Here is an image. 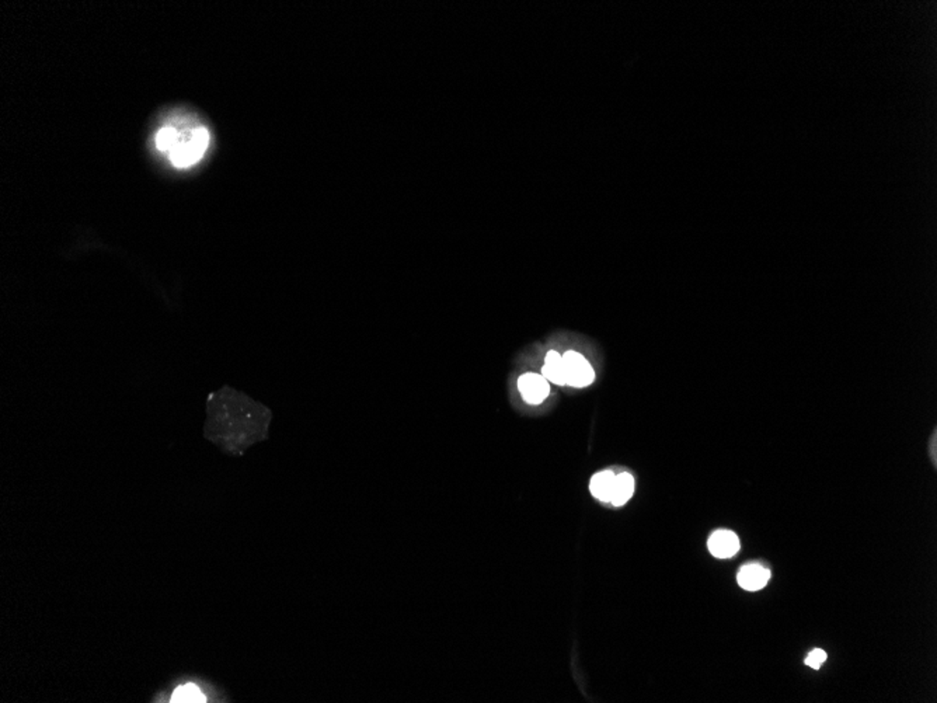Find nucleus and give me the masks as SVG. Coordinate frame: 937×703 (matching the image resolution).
Instances as JSON below:
<instances>
[{
    "mask_svg": "<svg viewBox=\"0 0 937 703\" xmlns=\"http://www.w3.org/2000/svg\"><path fill=\"white\" fill-rule=\"evenodd\" d=\"M635 492V479L630 474H620L616 475L614 479V489H613V496L610 503L616 507H620L623 504H626L630 497L633 496Z\"/></svg>",
    "mask_w": 937,
    "mask_h": 703,
    "instance_id": "nucleus-8",
    "label": "nucleus"
},
{
    "mask_svg": "<svg viewBox=\"0 0 937 703\" xmlns=\"http://www.w3.org/2000/svg\"><path fill=\"white\" fill-rule=\"evenodd\" d=\"M930 444H931V458H933V462L936 463V434H933V438H931Z\"/></svg>",
    "mask_w": 937,
    "mask_h": 703,
    "instance_id": "nucleus-12",
    "label": "nucleus"
},
{
    "mask_svg": "<svg viewBox=\"0 0 937 703\" xmlns=\"http://www.w3.org/2000/svg\"><path fill=\"white\" fill-rule=\"evenodd\" d=\"M179 136L180 135L174 127H165L156 135V146L162 152H170L177 143Z\"/></svg>",
    "mask_w": 937,
    "mask_h": 703,
    "instance_id": "nucleus-10",
    "label": "nucleus"
},
{
    "mask_svg": "<svg viewBox=\"0 0 937 703\" xmlns=\"http://www.w3.org/2000/svg\"><path fill=\"white\" fill-rule=\"evenodd\" d=\"M563 358L566 385L573 387H585L591 385L595 379V372L591 364L576 351H567Z\"/></svg>",
    "mask_w": 937,
    "mask_h": 703,
    "instance_id": "nucleus-2",
    "label": "nucleus"
},
{
    "mask_svg": "<svg viewBox=\"0 0 937 703\" xmlns=\"http://www.w3.org/2000/svg\"><path fill=\"white\" fill-rule=\"evenodd\" d=\"M518 389L523 401L529 405H540L551 394L549 380L543 375L525 373L518 379Z\"/></svg>",
    "mask_w": 937,
    "mask_h": 703,
    "instance_id": "nucleus-3",
    "label": "nucleus"
},
{
    "mask_svg": "<svg viewBox=\"0 0 937 703\" xmlns=\"http://www.w3.org/2000/svg\"><path fill=\"white\" fill-rule=\"evenodd\" d=\"M770 579V572L756 563L745 565L737 574V581L747 591L762 590Z\"/></svg>",
    "mask_w": 937,
    "mask_h": 703,
    "instance_id": "nucleus-5",
    "label": "nucleus"
},
{
    "mask_svg": "<svg viewBox=\"0 0 937 703\" xmlns=\"http://www.w3.org/2000/svg\"><path fill=\"white\" fill-rule=\"evenodd\" d=\"M170 702H206V696L194 684H186L177 688Z\"/></svg>",
    "mask_w": 937,
    "mask_h": 703,
    "instance_id": "nucleus-9",
    "label": "nucleus"
},
{
    "mask_svg": "<svg viewBox=\"0 0 937 703\" xmlns=\"http://www.w3.org/2000/svg\"><path fill=\"white\" fill-rule=\"evenodd\" d=\"M541 375L549 382H553V383L562 385V386L566 385L563 358L557 351H549L548 355H546L544 366L541 369Z\"/></svg>",
    "mask_w": 937,
    "mask_h": 703,
    "instance_id": "nucleus-7",
    "label": "nucleus"
},
{
    "mask_svg": "<svg viewBox=\"0 0 937 703\" xmlns=\"http://www.w3.org/2000/svg\"><path fill=\"white\" fill-rule=\"evenodd\" d=\"M209 145V132L204 127L195 128L190 135L179 136L177 143L170 150V159L177 168H188L197 163Z\"/></svg>",
    "mask_w": 937,
    "mask_h": 703,
    "instance_id": "nucleus-1",
    "label": "nucleus"
},
{
    "mask_svg": "<svg viewBox=\"0 0 937 703\" xmlns=\"http://www.w3.org/2000/svg\"><path fill=\"white\" fill-rule=\"evenodd\" d=\"M709 551L719 559L733 558L740 551V539L731 531H717L709 539Z\"/></svg>",
    "mask_w": 937,
    "mask_h": 703,
    "instance_id": "nucleus-4",
    "label": "nucleus"
},
{
    "mask_svg": "<svg viewBox=\"0 0 937 703\" xmlns=\"http://www.w3.org/2000/svg\"><path fill=\"white\" fill-rule=\"evenodd\" d=\"M614 479L616 475L613 472H601L596 474L589 485L591 493L601 501L610 503L612 496H613V489H614Z\"/></svg>",
    "mask_w": 937,
    "mask_h": 703,
    "instance_id": "nucleus-6",
    "label": "nucleus"
},
{
    "mask_svg": "<svg viewBox=\"0 0 937 703\" xmlns=\"http://www.w3.org/2000/svg\"><path fill=\"white\" fill-rule=\"evenodd\" d=\"M825 661H826V653H825L824 650H821V649L813 650V652L808 654V657L806 658V664H807L808 667L814 668V670H820L821 665H822Z\"/></svg>",
    "mask_w": 937,
    "mask_h": 703,
    "instance_id": "nucleus-11",
    "label": "nucleus"
}]
</instances>
